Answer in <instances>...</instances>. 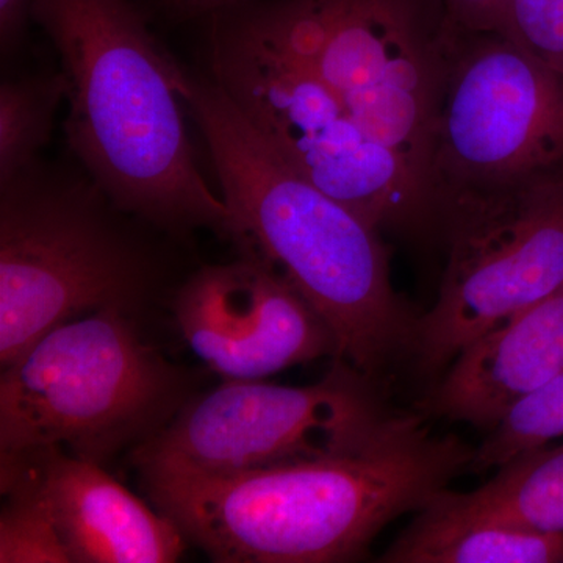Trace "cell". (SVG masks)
Listing matches in <instances>:
<instances>
[{"instance_id":"6da1fadb","label":"cell","mask_w":563,"mask_h":563,"mask_svg":"<svg viewBox=\"0 0 563 563\" xmlns=\"http://www.w3.org/2000/svg\"><path fill=\"white\" fill-rule=\"evenodd\" d=\"M474 450L398 415L347 453L233 474L143 470L151 501L220 563L350 562L448 490Z\"/></svg>"},{"instance_id":"4fadbf2b","label":"cell","mask_w":563,"mask_h":563,"mask_svg":"<svg viewBox=\"0 0 563 563\" xmlns=\"http://www.w3.org/2000/svg\"><path fill=\"white\" fill-rule=\"evenodd\" d=\"M563 373V285L477 336L448 365L433 412L492 431L526 396Z\"/></svg>"},{"instance_id":"ac0fdd59","label":"cell","mask_w":563,"mask_h":563,"mask_svg":"<svg viewBox=\"0 0 563 563\" xmlns=\"http://www.w3.org/2000/svg\"><path fill=\"white\" fill-rule=\"evenodd\" d=\"M7 496L0 515V562L73 563L57 525L31 485H2Z\"/></svg>"},{"instance_id":"e0dca14e","label":"cell","mask_w":563,"mask_h":563,"mask_svg":"<svg viewBox=\"0 0 563 563\" xmlns=\"http://www.w3.org/2000/svg\"><path fill=\"white\" fill-rule=\"evenodd\" d=\"M563 435V373L515 404L474 450L473 470L498 468Z\"/></svg>"},{"instance_id":"3957f363","label":"cell","mask_w":563,"mask_h":563,"mask_svg":"<svg viewBox=\"0 0 563 563\" xmlns=\"http://www.w3.org/2000/svg\"><path fill=\"white\" fill-rule=\"evenodd\" d=\"M176 85L209 147L235 242L301 292L331 329L335 357L372 377L410 350L417 320L393 288L379 231L282 161L209 74L177 62Z\"/></svg>"},{"instance_id":"7a4b0ae2","label":"cell","mask_w":563,"mask_h":563,"mask_svg":"<svg viewBox=\"0 0 563 563\" xmlns=\"http://www.w3.org/2000/svg\"><path fill=\"white\" fill-rule=\"evenodd\" d=\"M60 57L74 157L118 209L169 232L211 229L235 240L231 210L196 162L176 60L133 0H35Z\"/></svg>"},{"instance_id":"7c38bea8","label":"cell","mask_w":563,"mask_h":563,"mask_svg":"<svg viewBox=\"0 0 563 563\" xmlns=\"http://www.w3.org/2000/svg\"><path fill=\"white\" fill-rule=\"evenodd\" d=\"M14 481L38 493L73 563H172L184 554L179 526L122 487L101 463L46 448L0 463V483Z\"/></svg>"},{"instance_id":"9a60e30c","label":"cell","mask_w":563,"mask_h":563,"mask_svg":"<svg viewBox=\"0 0 563 563\" xmlns=\"http://www.w3.org/2000/svg\"><path fill=\"white\" fill-rule=\"evenodd\" d=\"M563 533L531 531L490 521H463L422 509L391 544L393 563H554L562 562Z\"/></svg>"},{"instance_id":"9c48e42d","label":"cell","mask_w":563,"mask_h":563,"mask_svg":"<svg viewBox=\"0 0 563 563\" xmlns=\"http://www.w3.org/2000/svg\"><path fill=\"white\" fill-rule=\"evenodd\" d=\"M369 376L342 361L307 387L228 380L133 453L139 472L233 474L358 450L390 424Z\"/></svg>"},{"instance_id":"8fae6325","label":"cell","mask_w":563,"mask_h":563,"mask_svg":"<svg viewBox=\"0 0 563 563\" xmlns=\"http://www.w3.org/2000/svg\"><path fill=\"white\" fill-rule=\"evenodd\" d=\"M207 266L180 288L177 325L190 350L228 380H262L299 363L336 355L333 333L261 252Z\"/></svg>"},{"instance_id":"5b68a950","label":"cell","mask_w":563,"mask_h":563,"mask_svg":"<svg viewBox=\"0 0 563 563\" xmlns=\"http://www.w3.org/2000/svg\"><path fill=\"white\" fill-rule=\"evenodd\" d=\"M81 169L36 162L0 184V365L52 329L150 290V255Z\"/></svg>"},{"instance_id":"30bf717a","label":"cell","mask_w":563,"mask_h":563,"mask_svg":"<svg viewBox=\"0 0 563 563\" xmlns=\"http://www.w3.org/2000/svg\"><path fill=\"white\" fill-rule=\"evenodd\" d=\"M563 163V81L499 35H461L437 124L433 176L450 192L515 184Z\"/></svg>"},{"instance_id":"5bb4252c","label":"cell","mask_w":563,"mask_h":563,"mask_svg":"<svg viewBox=\"0 0 563 563\" xmlns=\"http://www.w3.org/2000/svg\"><path fill=\"white\" fill-rule=\"evenodd\" d=\"M496 470L498 473L476 490H444L426 510L453 520L563 533V444H544Z\"/></svg>"},{"instance_id":"8992f818","label":"cell","mask_w":563,"mask_h":563,"mask_svg":"<svg viewBox=\"0 0 563 563\" xmlns=\"http://www.w3.org/2000/svg\"><path fill=\"white\" fill-rule=\"evenodd\" d=\"M196 24L206 27L210 79L303 179L377 231L422 228L440 217L435 195L363 131L312 69L232 11Z\"/></svg>"},{"instance_id":"603a6c76","label":"cell","mask_w":563,"mask_h":563,"mask_svg":"<svg viewBox=\"0 0 563 563\" xmlns=\"http://www.w3.org/2000/svg\"><path fill=\"white\" fill-rule=\"evenodd\" d=\"M562 563H563V558H562Z\"/></svg>"},{"instance_id":"2e32d148","label":"cell","mask_w":563,"mask_h":563,"mask_svg":"<svg viewBox=\"0 0 563 563\" xmlns=\"http://www.w3.org/2000/svg\"><path fill=\"white\" fill-rule=\"evenodd\" d=\"M68 96L60 69L38 70L0 85V184L41 161Z\"/></svg>"},{"instance_id":"277c9868","label":"cell","mask_w":563,"mask_h":563,"mask_svg":"<svg viewBox=\"0 0 563 563\" xmlns=\"http://www.w3.org/2000/svg\"><path fill=\"white\" fill-rule=\"evenodd\" d=\"M228 10L312 69L440 206L437 124L461 36L443 0H247Z\"/></svg>"},{"instance_id":"d6986e66","label":"cell","mask_w":563,"mask_h":563,"mask_svg":"<svg viewBox=\"0 0 563 563\" xmlns=\"http://www.w3.org/2000/svg\"><path fill=\"white\" fill-rule=\"evenodd\" d=\"M512 41L563 81V0H514Z\"/></svg>"},{"instance_id":"7402d4cb","label":"cell","mask_w":563,"mask_h":563,"mask_svg":"<svg viewBox=\"0 0 563 563\" xmlns=\"http://www.w3.org/2000/svg\"><path fill=\"white\" fill-rule=\"evenodd\" d=\"M35 0H0V51L3 58L21 49L33 22Z\"/></svg>"},{"instance_id":"44dd1931","label":"cell","mask_w":563,"mask_h":563,"mask_svg":"<svg viewBox=\"0 0 563 563\" xmlns=\"http://www.w3.org/2000/svg\"><path fill=\"white\" fill-rule=\"evenodd\" d=\"M247 0H146L147 16L168 25H187L206 20L218 11L232 9Z\"/></svg>"},{"instance_id":"52a82bcc","label":"cell","mask_w":563,"mask_h":563,"mask_svg":"<svg viewBox=\"0 0 563 563\" xmlns=\"http://www.w3.org/2000/svg\"><path fill=\"white\" fill-rule=\"evenodd\" d=\"M181 377L120 307L63 322L0 377V463L60 448L101 463L173 415Z\"/></svg>"},{"instance_id":"ffe728a7","label":"cell","mask_w":563,"mask_h":563,"mask_svg":"<svg viewBox=\"0 0 563 563\" xmlns=\"http://www.w3.org/2000/svg\"><path fill=\"white\" fill-rule=\"evenodd\" d=\"M514 0H443L455 35H499L512 41Z\"/></svg>"},{"instance_id":"ba28073f","label":"cell","mask_w":563,"mask_h":563,"mask_svg":"<svg viewBox=\"0 0 563 563\" xmlns=\"http://www.w3.org/2000/svg\"><path fill=\"white\" fill-rule=\"evenodd\" d=\"M450 258L439 298L415 324L422 372L440 373L477 336L563 285V174L450 192Z\"/></svg>"}]
</instances>
